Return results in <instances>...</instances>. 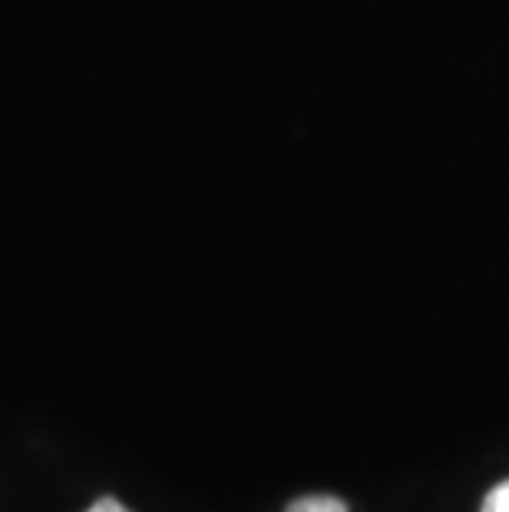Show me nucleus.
<instances>
[{"mask_svg":"<svg viewBox=\"0 0 509 512\" xmlns=\"http://www.w3.org/2000/svg\"><path fill=\"white\" fill-rule=\"evenodd\" d=\"M86 512H129L123 503H116V499H110V496H103V499H96V503L86 509Z\"/></svg>","mask_w":509,"mask_h":512,"instance_id":"3","label":"nucleus"},{"mask_svg":"<svg viewBox=\"0 0 509 512\" xmlns=\"http://www.w3.org/2000/svg\"><path fill=\"white\" fill-rule=\"evenodd\" d=\"M480 512H509V479L496 483L490 493H486Z\"/></svg>","mask_w":509,"mask_h":512,"instance_id":"2","label":"nucleus"},{"mask_svg":"<svg viewBox=\"0 0 509 512\" xmlns=\"http://www.w3.org/2000/svg\"><path fill=\"white\" fill-rule=\"evenodd\" d=\"M285 512H351L338 496H301L295 503H288Z\"/></svg>","mask_w":509,"mask_h":512,"instance_id":"1","label":"nucleus"}]
</instances>
